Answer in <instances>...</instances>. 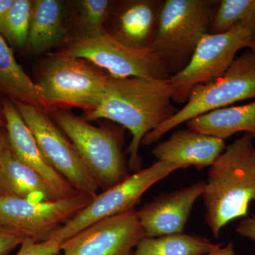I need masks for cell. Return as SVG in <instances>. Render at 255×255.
<instances>
[{
	"instance_id": "6da1fadb",
	"label": "cell",
	"mask_w": 255,
	"mask_h": 255,
	"mask_svg": "<svg viewBox=\"0 0 255 255\" xmlns=\"http://www.w3.org/2000/svg\"><path fill=\"white\" fill-rule=\"evenodd\" d=\"M174 89L169 79L114 78L109 76L103 98L85 119L93 122L108 119L122 125L132 134L128 147L129 167L141 170L138 154L142 139L161 124L177 113L172 105Z\"/></svg>"
},
{
	"instance_id": "7a4b0ae2",
	"label": "cell",
	"mask_w": 255,
	"mask_h": 255,
	"mask_svg": "<svg viewBox=\"0 0 255 255\" xmlns=\"http://www.w3.org/2000/svg\"><path fill=\"white\" fill-rule=\"evenodd\" d=\"M250 132L230 144L210 167L203 201L206 223L216 238L231 221L244 217L255 201V146Z\"/></svg>"
},
{
	"instance_id": "3957f363",
	"label": "cell",
	"mask_w": 255,
	"mask_h": 255,
	"mask_svg": "<svg viewBox=\"0 0 255 255\" xmlns=\"http://www.w3.org/2000/svg\"><path fill=\"white\" fill-rule=\"evenodd\" d=\"M109 76L88 60L57 53L43 60L35 84L46 113L73 107L87 113L103 98Z\"/></svg>"
},
{
	"instance_id": "277c9868",
	"label": "cell",
	"mask_w": 255,
	"mask_h": 255,
	"mask_svg": "<svg viewBox=\"0 0 255 255\" xmlns=\"http://www.w3.org/2000/svg\"><path fill=\"white\" fill-rule=\"evenodd\" d=\"M220 1L165 0L151 46L170 77L190 61L201 38L209 33Z\"/></svg>"
},
{
	"instance_id": "5b68a950",
	"label": "cell",
	"mask_w": 255,
	"mask_h": 255,
	"mask_svg": "<svg viewBox=\"0 0 255 255\" xmlns=\"http://www.w3.org/2000/svg\"><path fill=\"white\" fill-rule=\"evenodd\" d=\"M54 123L73 143L102 191L117 185L130 174L122 152L123 131L97 127L67 110L50 112Z\"/></svg>"
},
{
	"instance_id": "8992f818",
	"label": "cell",
	"mask_w": 255,
	"mask_h": 255,
	"mask_svg": "<svg viewBox=\"0 0 255 255\" xmlns=\"http://www.w3.org/2000/svg\"><path fill=\"white\" fill-rule=\"evenodd\" d=\"M249 99H255V50L252 49L236 58L222 76L194 87L182 110L148 132L141 143L150 145L191 119Z\"/></svg>"
},
{
	"instance_id": "52a82bcc",
	"label": "cell",
	"mask_w": 255,
	"mask_h": 255,
	"mask_svg": "<svg viewBox=\"0 0 255 255\" xmlns=\"http://www.w3.org/2000/svg\"><path fill=\"white\" fill-rule=\"evenodd\" d=\"M60 54L88 60L114 78L169 79L165 65L151 48L124 46L105 30L95 36H73Z\"/></svg>"
},
{
	"instance_id": "ba28073f",
	"label": "cell",
	"mask_w": 255,
	"mask_h": 255,
	"mask_svg": "<svg viewBox=\"0 0 255 255\" xmlns=\"http://www.w3.org/2000/svg\"><path fill=\"white\" fill-rule=\"evenodd\" d=\"M179 169L185 167L158 161L147 168L130 174L122 182L94 198L87 207L64 223L48 240L62 243L94 223L134 209L151 187Z\"/></svg>"
},
{
	"instance_id": "9c48e42d",
	"label": "cell",
	"mask_w": 255,
	"mask_h": 255,
	"mask_svg": "<svg viewBox=\"0 0 255 255\" xmlns=\"http://www.w3.org/2000/svg\"><path fill=\"white\" fill-rule=\"evenodd\" d=\"M255 38L254 32L241 25L224 33L205 35L187 66L169 78L174 89V102L187 103L194 87L222 76L236 59L238 52L249 48Z\"/></svg>"
},
{
	"instance_id": "30bf717a",
	"label": "cell",
	"mask_w": 255,
	"mask_h": 255,
	"mask_svg": "<svg viewBox=\"0 0 255 255\" xmlns=\"http://www.w3.org/2000/svg\"><path fill=\"white\" fill-rule=\"evenodd\" d=\"M14 104L50 165L79 192L93 199L98 195L100 187L95 178L48 114L33 106Z\"/></svg>"
},
{
	"instance_id": "8fae6325",
	"label": "cell",
	"mask_w": 255,
	"mask_h": 255,
	"mask_svg": "<svg viewBox=\"0 0 255 255\" xmlns=\"http://www.w3.org/2000/svg\"><path fill=\"white\" fill-rule=\"evenodd\" d=\"M93 198L80 194L69 199L32 201L0 193V226L14 228L36 242L50 235L91 203Z\"/></svg>"
},
{
	"instance_id": "7c38bea8",
	"label": "cell",
	"mask_w": 255,
	"mask_h": 255,
	"mask_svg": "<svg viewBox=\"0 0 255 255\" xmlns=\"http://www.w3.org/2000/svg\"><path fill=\"white\" fill-rule=\"evenodd\" d=\"M145 238L135 209L94 223L60 243L63 255H130Z\"/></svg>"
},
{
	"instance_id": "4fadbf2b",
	"label": "cell",
	"mask_w": 255,
	"mask_h": 255,
	"mask_svg": "<svg viewBox=\"0 0 255 255\" xmlns=\"http://www.w3.org/2000/svg\"><path fill=\"white\" fill-rule=\"evenodd\" d=\"M1 102L8 147L12 155L46 182L55 200L69 199L81 194L45 158L14 102L6 98H3Z\"/></svg>"
},
{
	"instance_id": "5bb4252c",
	"label": "cell",
	"mask_w": 255,
	"mask_h": 255,
	"mask_svg": "<svg viewBox=\"0 0 255 255\" xmlns=\"http://www.w3.org/2000/svg\"><path fill=\"white\" fill-rule=\"evenodd\" d=\"M205 182L157 196L137 212L145 237L156 238L183 233L198 198L204 193Z\"/></svg>"
},
{
	"instance_id": "9a60e30c",
	"label": "cell",
	"mask_w": 255,
	"mask_h": 255,
	"mask_svg": "<svg viewBox=\"0 0 255 255\" xmlns=\"http://www.w3.org/2000/svg\"><path fill=\"white\" fill-rule=\"evenodd\" d=\"M163 0H128L114 3L107 29L115 39L133 49L150 48L153 43Z\"/></svg>"
},
{
	"instance_id": "2e32d148",
	"label": "cell",
	"mask_w": 255,
	"mask_h": 255,
	"mask_svg": "<svg viewBox=\"0 0 255 255\" xmlns=\"http://www.w3.org/2000/svg\"><path fill=\"white\" fill-rule=\"evenodd\" d=\"M226 147L222 139L182 129L156 145L152 153L158 161L201 170L211 167Z\"/></svg>"
},
{
	"instance_id": "e0dca14e",
	"label": "cell",
	"mask_w": 255,
	"mask_h": 255,
	"mask_svg": "<svg viewBox=\"0 0 255 255\" xmlns=\"http://www.w3.org/2000/svg\"><path fill=\"white\" fill-rule=\"evenodd\" d=\"M63 4L57 0L32 1L27 46L33 54H41L58 46L65 38Z\"/></svg>"
},
{
	"instance_id": "ac0fdd59",
	"label": "cell",
	"mask_w": 255,
	"mask_h": 255,
	"mask_svg": "<svg viewBox=\"0 0 255 255\" xmlns=\"http://www.w3.org/2000/svg\"><path fill=\"white\" fill-rule=\"evenodd\" d=\"M192 131L225 139L236 132L255 130V100L236 107H224L207 112L187 122Z\"/></svg>"
},
{
	"instance_id": "d6986e66",
	"label": "cell",
	"mask_w": 255,
	"mask_h": 255,
	"mask_svg": "<svg viewBox=\"0 0 255 255\" xmlns=\"http://www.w3.org/2000/svg\"><path fill=\"white\" fill-rule=\"evenodd\" d=\"M0 193L32 201H56L46 182L35 171L18 161L8 145L0 166Z\"/></svg>"
},
{
	"instance_id": "ffe728a7",
	"label": "cell",
	"mask_w": 255,
	"mask_h": 255,
	"mask_svg": "<svg viewBox=\"0 0 255 255\" xmlns=\"http://www.w3.org/2000/svg\"><path fill=\"white\" fill-rule=\"evenodd\" d=\"M0 95L11 102L33 106L44 112L36 84L15 59L12 50L1 34Z\"/></svg>"
},
{
	"instance_id": "44dd1931",
	"label": "cell",
	"mask_w": 255,
	"mask_h": 255,
	"mask_svg": "<svg viewBox=\"0 0 255 255\" xmlns=\"http://www.w3.org/2000/svg\"><path fill=\"white\" fill-rule=\"evenodd\" d=\"M222 246L207 238L177 233L142 238L130 255H209Z\"/></svg>"
},
{
	"instance_id": "7402d4cb",
	"label": "cell",
	"mask_w": 255,
	"mask_h": 255,
	"mask_svg": "<svg viewBox=\"0 0 255 255\" xmlns=\"http://www.w3.org/2000/svg\"><path fill=\"white\" fill-rule=\"evenodd\" d=\"M241 25L255 33V0H222L215 14L209 33H224Z\"/></svg>"
},
{
	"instance_id": "603a6c76",
	"label": "cell",
	"mask_w": 255,
	"mask_h": 255,
	"mask_svg": "<svg viewBox=\"0 0 255 255\" xmlns=\"http://www.w3.org/2000/svg\"><path fill=\"white\" fill-rule=\"evenodd\" d=\"M31 11L32 1L14 0L0 22V34L6 43L16 48L27 44Z\"/></svg>"
},
{
	"instance_id": "cb8c5ba5",
	"label": "cell",
	"mask_w": 255,
	"mask_h": 255,
	"mask_svg": "<svg viewBox=\"0 0 255 255\" xmlns=\"http://www.w3.org/2000/svg\"><path fill=\"white\" fill-rule=\"evenodd\" d=\"M109 0H82L76 3V21L78 32L74 36H90L105 30V24L114 5Z\"/></svg>"
},
{
	"instance_id": "d4e9b609",
	"label": "cell",
	"mask_w": 255,
	"mask_h": 255,
	"mask_svg": "<svg viewBox=\"0 0 255 255\" xmlns=\"http://www.w3.org/2000/svg\"><path fill=\"white\" fill-rule=\"evenodd\" d=\"M60 251V243L54 240L36 242L26 238L16 255H56Z\"/></svg>"
},
{
	"instance_id": "484cf974",
	"label": "cell",
	"mask_w": 255,
	"mask_h": 255,
	"mask_svg": "<svg viewBox=\"0 0 255 255\" xmlns=\"http://www.w3.org/2000/svg\"><path fill=\"white\" fill-rule=\"evenodd\" d=\"M26 238L17 230L0 226V255H7L16 247L21 246Z\"/></svg>"
},
{
	"instance_id": "4316f807",
	"label": "cell",
	"mask_w": 255,
	"mask_h": 255,
	"mask_svg": "<svg viewBox=\"0 0 255 255\" xmlns=\"http://www.w3.org/2000/svg\"><path fill=\"white\" fill-rule=\"evenodd\" d=\"M7 145L6 128L5 127H0V166H1V157H2L3 153Z\"/></svg>"
},
{
	"instance_id": "83f0119b",
	"label": "cell",
	"mask_w": 255,
	"mask_h": 255,
	"mask_svg": "<svg viewBox=\"0 0 255 255\" xmlns=\"http://www.w3.org/2000/svg\"><path fill=\"white\" fill-rule=\"evenodd\" d=\"M209 255H236V251H235L234 245L233 243H229L227 246L224 248H220L212 253H210Z\"/></svg>"
},
{
	"instance_id": "f1b7e54d",
	"label": "cell",
	"mask_w": 255,
	"mask_h": 255,
	"mask_svg": "<svg viewBox=\"0 0 255 255\" xmlns=\"http://www.w3.org/2000/svg\"><path fill=\"white\" fill-rule=\"evenodd\" d=\"M14 0H0V22L14 3Z\"/></svg>"
},
{
	"instance_id": "f546056e",
	"label": "cell",
	"mask_w": 255,
	"mask_h": 255,
	"mask_svg": "<svg viewBox=\"0 0 255 255\" xmlns=\"http://www.w3.org/2000/svg\"><path fill=\"white\" fill-rule=\"evenodd\" d=\"M5 127V120L4 114H3L2 102L0 101V127Z\"/></svg>"
},
{
	"instance_id": "4dcf8cb0",
	"label": "cell",
	"mask_w": 255,
	"mask_h": 255,
	"mask_svg": "<svg viewBox=\"0 0 255 255\" xmlns=\"http://www.w3.org/2000/svg\"><path fill=\"white\" fill-rule=\"evenodd\" d=\"M249 48L252 50H255V38L253 39V41H252L251 45H250Z\"/></svg>"
},
{
	"instance_id": "1f68e13d",
	"label": "cell",
	"mask_w": 255,
	"mask_h": 255,
	"mask_svg": "<svg viewBox=\"0 0 255 255\" xmlns=\"http://www.w3.org/2000/svg\"><path fill=\"white\" fill-rule=\"evenodd\" d=\"M251 134L252 135H253V137H254V138H255V131L251 132Z\"/></svg>"
}]
</instances>
